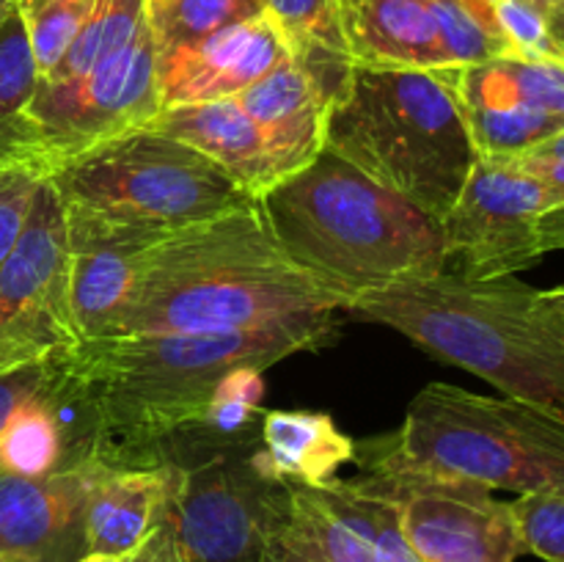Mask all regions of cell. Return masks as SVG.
I'll return each instance as SVG.
<instances>
[{"label":"cell","mask_w":564,"mask_h":562,"mask_svg":"<svg viewBox=\"0 0 564 562\" xmlns=\"http://www.w3.org/2000/svg\"><path fill=\"white\" fill-rule=\"evenodd\" d=\"M474 6H477L479 11H482V14H488V17H494L496 20V6L501 3V0H471Z\"/></svg>","instance_id":"40"},{"label":"cell","mask_w":564,"mask_h":562,"mask_svg":"<svg viewBox=\"0 0 564 562\" xmlns=\"http://www.w3.org/2000/svg\"><path fill=\"white\" fill-rule=\"evenodd\" d=\"M352 66L452 69L438 22L424 0H364L347 22Z\"/></svg>","instance_id":"20"},{"label":"cell","mask_w":564,"mask_h":562,"mask_svg":"<svg viewBox=\"0 0 564 562\" xmlns=\"http://www.w3.org/2000/svg\"><path fill=\"white\" fill-rule=\"evenodd\" d=\"M549 191L534 171L499 158H477L460 196L441 220L446 270L463 279H499L545 257L540 218Z\"/></svg>","instance_id":"12"},{"label":"cell","mask_w":564,"mask_h":562,"mask_svg":"<svg viewBox=\"0 0 564 562\" xmlns=\"http://www.w3.org/2000/svg\"><path fill=\"white\" fill-rule=\"evenodd\" d=\"M512 163H521V165H543V163H564V130L556 132L554 138H549L545 143H540L538 149L532 152L521 154L516 158Z\"/></svg>","instance_id":"35"},{"label":"cell","mask_w":564,"mask_h":562,"mask_svg":"<svg viewBox=\"0 0 564 562\" xmlns=\"http://www.w3.org/2000/svg\"><path fill=\"white\" fill-rule=\"evenodd\" d=\"M264 14L281 28L295 61L312 66L336 91L352 66L341 0H264Z\"/></svg>","instance_id":"24"},{"label":"cell","mask_w":564,"mask_h":562,"mask_svg":"<svg viewBox=\"0 0 564 562\" xmlns=\"http://www.w3.org/2000/svg\"><path fill=\"white\" fill-rule=\"evenodd\" d=\"M97 457L47 474H0V556L9 562H77L86 551V505Z\"/></svg>","instance_id":"14"},{"label":"cell","mask_w":564,"mask_h":562,"mask_svg":"<svg viewBox=\"0 0 564 562\" xmlns=\"http://www.w3.org/2000/svg\"><path fill=\"white\" fill-rule=\"evenodd\" d=\"M0 562H9V560H6V556H0Z\"/></svg>","instance_id":"43"},{"label":"cell","mask_w":564,"mask_h":562,"mask_svg":"<svg viewBox=\"0 0 564 562\" xmlns=\"http://www.w3.org/2000/svg\"><path fill=\"white\" fill-rule=\"evenodd\" d=\"M383 441L397 461L430 477L518 496L564 490V419L516 397L430 383Z\"/></svg>","instance_id":"6"},{"label":"cell","mask_w":564,"mask_h":562,"mask_svg":"<svg viewBox=\"0 0 564 562\" xmlns=\"http://www.w3.org/2000/svg\"><path fill=\"white\" fill-rule=\"evenodd\" d=\"M463 105H518L564 125V58H507L452 69Z\"/></svg>","instance_id":"22"},{"label":"cell","mask_w":564,"mask_h":562,"mask_svg":"<svg viewBox=\"0 0 564 562\" xmlns=\"http://www.w3.org/2000/svg\"><path fill=\"white\" fill-rule=\"evenodd\" d=\"M336 336L334 314L246 331L124 334L80 342L66 364L97 419L94 455L110 468L160 466V446L202 422L207 400L237 367H273Z\"/></svg>","instance_id":"1"},{"label":"cell","mask_w":564,"mask_h":562,"mask_svg":"<svg viewBox=\"0 0 564 562\" xmlns=\"http://www.w3.org/2000/svg\"><path fill=\"white\" fill-rule=\"evenodd\" d=\"M262 11L264 0H147V22L158 55L253 20Z\"/></svg>","instance_id":"27"},{"label":"cell","mask_w":564,"mask_h":562,"mask_svg":"<svg viewBox=\"0 0 564 562\" xmlns=\"http://www.w3.org/2000/svg\"><path fill=\"white\" fill-rule=\"evenodd\" d=\"M50 375V358L47 361L31 364V367L11 369V372L0 375V430L6 428L17 408L25 400H31L39 389L44 386Z\"/></svg>","instance_id":"33"},{"label":"cell","mask_w":564,"mask_h":562,"mask_svg":"<svg viewBox=\"0 0 564 562\" xmlns=\"http://www.w3.org/2000/svg\"><path fill=\"white\" fill-rule=\"evenodd\" d=\"M149 127L207 154L253 198L281 182L264 136L235 97L163 108Z\"/></svg>","instance_id":"18"},{"label":"cell","mask_w":564,"mask_h":562,"mask_svg":"<svg viewBox=\"0 0 564 562\" xmlns=\"http://www.w3.org/2000/svg\"><path fill=\"white\" fill-rule=\"evenodd\" d=\"M257 439L226 441L198 428L160 446L169 490L154 532L171 562H264L292 510V485L257 457Z\"/></svg>","instance_id":"8"},{"label":"cell","mask_w":564,"mask_h":562,"mask_svg":"<svg viewBox=\"0 0 564 562\" xmlns=\"http://www.w3.org/2000/svg\"><path fill=\"white\" fill-rule=\"evenodd\" d=\"M147 20V0H97L91 17L55 69L39 83H72L124 50Z\"/></svg>","instance_id":"26"},{"label":"cell","mask_w":564,"mask_h":562,"mask_svg":"<svg viewBox=\"0 0 564 562\" xmlns=\"http://www.w3.org/2000/svg\"><path fill=\"white\" fill-rule=\"evenodd\" d=\"M77 345L66 218L58 193L44 176L20 240L0 268V375Z\"/></svg>","instance_id":"11"},{"label":"cell","mask_w":564,"mask_h":562,"mask_svg":"<svg viewBox=\"0 0 564 562\" xmlns=\"http://www.w3.org/2000/svg\"><path fill=\"white\" fill-rule=\"evenodd\" d=\"M496 22L518 58H564V36L527 0H501Z\"/></svg>","instance_id":"32"},{"label":"cell","mask_w":564,"mask_h":562,"mask_svg":"<svg viewBox=\"0 0 564 562\" xmlns=\"http://www.w3.org/2000/svg\"><path fill=\"white\" fill-rule=\"evenodd\" d=\"M545 298H549L551 306H556L564 314V287H554V290H543Z\"/></svg>","instance_id":"38"},{"label":"cell","mask_w":564,"mask_h":562,"mask_svg":"<svg viewBox=\"0 0 564 562\" xmlns=\"http://www.w3.org/2000/svg\"><path fill=\"white\" fill-rule=\"evenodd\" d=\"M264 369L237 367L218 380L202 422L193 428L204 430L207 435L226 441L257 439L262 428V400H264Z\"/></svg>","instance_id":"29"},{"label":"cell","mask_w":564,"mask_h":562,"mask_svg":"<svg viewBox=\"0 0 564 562\" xmlns=\"http://www.w3.org/2000/svg\"><path fill=\"white\" fill-rule=\"evenodd\" d=\"M257 457L268 474L290 485L317 488L336 479L356 457V441L347 439L328 413L264 411Z\"/></svg>","instance_id":"21"},{"label":"cell","mask_w":564,"mask_h":562,"mask_svg":"<svg viewBox=\"0 0 564 562\" xmlns=\"http://www.w3.org/2000/svg\"><path fill=\"white\" fill-rule=\"evenodd\" d=\"M512 505L523 554L545 562H564V490L518 496Z\"/></svg>","instance_id":"30"},{"label":"cell","mask_w":564,"mask_h":562,"mask_svg":"<svg viewBox=\"0 0 564 562\" xmlns=\"http://www.w3.org/2000/svg\"><path fill=\"white\" fill-rule=\"evenodd\" d=\"M77 562H130L127 556H110V554H83Z\"/></svg>","instance_id":"39"},{"label":"cell","mask_w":564,"mask_h":562,"mask_svg":"<svg viewBox=\"0 0 564 562\" xmlns=\"http://www.w3.org/2000/svg\"><path fill=\"white\" fill-rule=\"evenodd\" d=\"M88 461V457H86ZM83 463L64 417L50 395V375L42 389L22 402L0 430V474L47 477Z\"/></svg>","instance_id":"23"},{"label":"cell","mask_w":564,"mask_h":562,"mask_svg":"<svg viewBox=\"0 0 564 562\" xmlns=\"http://www.w3.org/2000/svg\"><path fill=\"white\" fill-rule=\"evenodd\" d=\"M264 562H422L394 505L356 479L292 485V510Z\"/></svg>","instance_id":"13"},{"label":"cell","mask_w":564,"mask_h":562,"mask_svg":"<svg viewBox=\"0 0 564 562\" xmlns=\"http://www.w3.org/2000/svg\"><path fill=\"white\" fill-rule=\"evenodd\" d=\"M325 149L438 220L479 158L452 69L350 66L330 97Z\"/></svg>","instance_id":"5"},{"label":"cell","mask_w":564,"mask_h":562,"mask_svg":"<svg viewBox=\"0 0 564 562\" xmlns=\"http://www.w3.org/2000/svg\"><path fill=\"white\" fill-rule=\"evenodd\" d=\"M356 483L394 505L408 545L422 562H516L523 554L510 501L466 479L430 477L397 461L383 435L358 441Z\"/></svg>","instance_id":"9"},{"label":"cell","mask_w":564,"mask_h":562,"mask_svg":"<svg viewBox=\"0 0 564 562\" xmlns=\"http://www.w3.org/2000/svg\"><path fill=\"white\" fill-rule=\"evenodd\" d=\"M564 36V0H527Z\"/></svg>","instance_id":"37"},{"label":"cell","mask_w":564,"mask_h":562,"mask_svg":"<svg viewBox=\"0 0 564 562\" xmlns=\"http://www.w3.org/2000/svg\"><path fill=\"white\" fill-rule=\"evenodd\" d=\"M257 207L286 257L350 301L446 270L441 220L328 149Z\"/></svg>","instance_id":"4"},{"label":"cell","mask_w":564,"mask_h":562,"mask_svg":"<svg viewBox=\"0 0 564 562\" xmlns=\"http://www.w3.org/2000/svg\"><path fill=\"white\" fill-rule=\"evenodd\" d=\"M330 97L334 88L295 58L235 97L264 136L281 180L306 169L325 149Z\"/></svg>","instance_id":"17"},{"label":"cell","mask_w":564,"mask_h":562,"mask_svg":"<svg viewBox=\"0 0 564 562\" xmlns=\"http://www.w3.org/2000/svg\"><path fill=\"white\" fill-rule=\"evenodd\" d=\"M347 303L286 257L251 202L154 242L116 336L246 331L345 312Z\"/></svg>","instance_id":"2"},{"label":"cell","mask_w":564,"mask_h":562,"mask_svg":"<svg viewBox=\"0 0 564 562\" xmlns=\"http://www.w3.org/2000/svg\"><path fill=\"white\" fill-rule=\"evenodd\" d=\"M160 110L158 47L143 20L132 42L86 77L39 83L28 116L36 130L39 160L50 174L99 143L143 130Z\"/></svg>","instance_id":"10"},{"label":"cell","mask_w":564,"mask_h":562,"mask_svg":"<svg viewBox=\"0 0 564 562\" xmlns=\"http://www.w3.org/2000/svg\"><path fill=\"white\" fill-rule=\"evenodd\" d=\"M64 218L69 246V303L77 336L80 342L116 336L135 292L143 257L158 240L69 218L66 213Z\"/></svg>","instance_id":"16"},{"label":"cell","mask_w":564,"mask_h":562,"mask_svg":"<svg viewBox=\"0 0 564 562\" xmlns=\"http://www.w3.org/2000/svg\"><path fill=\"white\" fill-rule=\"evenodd\" d=\"M438 22L452 69L488 64L512 55L494 17L482 14L471 0H424Z\"/></svg>","instance_id":"28"},{"label":"cell","mask_w":564,"mask_h":562,"mask_svg":"<svg viewBox=\"0 0 564 562\" xmlns=\"http://www.w3.org/2000/svg\"><path fill=\"white\" fill-rule=\"evenodd\" d=\"M341 6H345V14H347V22H350V17L356 14L358 9L364 6V0H341Z\"/></svg>","instance_id":"42"},{"label":"cell","mask_w":564,"mask_h":562,"mask_svg":"<svg viewBox=\"0 0 564 562\" xmlns=\"http://www.w3.org/2000/svg\"><path fill=\"white\" fill-rule=\"evenodd\" d=\"M47 180L69 218L154 240L257 202L215 160L152 127L55 165Z\"/></svg>","instance_id":"7"},{"label":"cell","mask_w":564,"mask_h":562,"mask_svg":"<svg viewBox=\"0 0 564 562\" xmlns=\"http://www.w3.org/2000/svg\"><path fill=\"white\" fill-rule=\"evenodd\" d=\"M292 58L295 55L281 28L262 11L253 20L160 53V105L176 108L237 97Z\"/></svg>","instance_id":"15"},{"label":"cell","mask_w":564,"mask_h":562,"mask_svg":"<svg viewBox=\"0 0 564 562\" xmlns=\"http://www.w3.org/2000/svg\"><path fill=\"white\" fill-rule=\"evenodd\" d=\"M345 312L389 325L505 397L564 419V314L518 275L463 279L441 270L358 292Z\"/></svg>","instance_id":"3"},{"label":"cell","mask_w":564,"mask_h":562,"mask_svg":"<svg viewBox=\"0 0 564 562\" xmlns=\"http://www.w3.org/2000/svg\"><path fill=\"white\" fill-rule=\"evenodd\" d=\"M47 176L39 160H0V268L22 235L33 196Z\"/></svg>","instance_id":"31"},{"label":"cell","mask_w":564,"mask_h":562,"mask_svg":"<svg viewBox=\"0 0 564 562\" xmlns=\"http://www.w3.org/2000/svg\"><path fill=\"white\" fill-rule=\"evenodd\" d=\"M36 88L39 69L31 39L14 9L0 25V160H39L36 130L28 116Z\"/></svg>","instance_id":"25"},{"label":"cell","mask_w":564,"mask_h":562,"mask_svg":"<svg viewBox=\"0 0 564 562\" xmlns=\"http://www.w3.org/2000/svg\"><path fill=\"white\" fill-rule=\"evenodd\" d=\"M17 9V0H0V25L6 22V17Z\"/></svg>","instance_id":"41"},{"label":"cell","mask_w":564,"mask_h":562,"mask_svg":"<svg viewBox=\"0 0 564 562\" xmlns=\"http://www.w3.org/2000/svg\"><path fill=\"white\" fill-rule=\"evenodd\" d=\"M130 562H171V560H169V551H165L163 540H160V534L152 532L149 534L147 543H143L141 549L130 556Z\"/></svg>","instance_id":"36"},{"label":"cell","mask_w":564,"mask_h":562,"mask_svg":"<svg viewBox=\"0 0 564 562\" xmlns=\"http://www.w3.org/2000/svg\"><path fill=\"white\" fill-rule=\"evenodd\" d=\"M169 477L165 463L152 468H99L86 505L88 554L130 560L158 527Z\"/></svg>","instance_id":"19"},{"label":"cell","mask_w":564,"mask_h":562,"mask_svg":"<svg viewBox=\"0 0 564 562\" xmlns=\"http://www.w3.org/2000/svg\"><path fill=\"white\" fill-rule=\"evenodd\" d=\"M521 165V163H518ZM523 169L534 171L543 180L545 191H549V209L564 204V163H543V165H523Z\"/></svg>","instance_id":"34"}]
</instances>
